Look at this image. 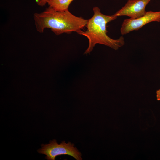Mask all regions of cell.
<instances>
[{
  "instance_id": "5b68a950",
  "label": "cell",
  "mask_w": 160,
  "mask_h": 160,
  "mask_svg": "<svg viewBox=\"0 0 160 160\" xmlns=\"http://www.w3.org/2000/svg\"><path fill=\"white\" fill-rule=\"evenodd\" d=\"M151 0H128L124 6L114 15L116 17L126 16L135 19L145 14V7Z\"/></svg>"
},
{
  "instance_id": "52a82bcc",
  "label": "cell",
  "mask_w": 160,
  "mask_h": 160,
  "mask_svg": "<svg viewBox=\"0 0 160 160\" xmlns=\"http://www.w3.org/2000/svg\"><path fill=\"white\" fill-rule=\"evenodd\" d=\"M49 0H35L37 4L39 6H43L45 5Z\"/></svg>"
},
{
  "instance_id": "3957f363",
  "label": "cell",
  "mask_w": 160,
  "mask_h": 160,
  "mask_svg": "<svg viewBox=\"0 0 160 160\" xmlns=\"http://www.w3.org/2000/svg\"><path fill=\"white\" fill-rule=\"evenodd\" d=\"M41 148L37 151L40 153L46 155L45 159L48 160H54L59 155H67L71 156L77 160H81V153L79 151L74 145L69 142L67 143L62 141L58 144L56 140H50L48 144H42Z\"/></svg>"
},
{
  "instance_id": "8992f818",
  "label": "cell",
  "mask_w": 160,
  "mask_h": 160,
  "mask_svg": "<svg viewBox=\"0 0 160 160\" xmlns=\"http://www.w3.org/2000/svg\"><path fill=\"white\" fill-rule=\"evenodd\" d=\"M74 0H49L47 3L49 7L57 11H64L68 9V7Z\"/></svg>"
},
{
  "instance_id": "7a4b0ae2",
  "label": "cell",
  "mask_w": 160,
  "mask_h": 160,
  "mask_svg": "<svg viewBox=\"0 0 160 160\" xmlns=\"http://www.w3.org/2000/svg\"><path fill=\"white\" fill-rule=\"evenodd\" d=\"M93 16L88 20L86 26L87 31H82L78 33L86 36L89 40V46L84 54L89 53L97 44L104 45L115 50L124 45L125 42L123 37L115 39L110 38L107 34V24L115 20L117 17L114 15H108L102 14L97 7L93 8Z\"/></svg>"
},
{
  "instance_id": "6da1fadb",
  "label": "cell",
  "mask_w": 160,
  "mask_h": 160,
  "mask_svg": "<svg viewBox=\"0 0 160 160\" xmlns=\"http://www.w3.org/2000/svg\"><path fill=\"white\" fill-rule=\"evenodd\" d=\"M33 17L38 32L43 33L45 29L49 28L57 35L73 32L78 34L86 26L88 20L75 16L68 9L57 11L49 7L41 13H35Z\"/></svg>"
},
{
  "instance_id": "ba28073f",
  "label": "cell",
  "mask_w": 160,
  "mask_h": 160,
  "mask_svg": "<svg viewBox=\"0 0 160 160\" xmlns=\"http://www.w3.org/2000/svg\"><path fill=\"white\" fill-rule=\"evenodd\" d=\"M156 98L157 100H160V89L156 91Z\"/></svg>"
},
{
  "instance_id": "277c9868",
  "label": "cell",
  "mask_w": 160,
  "mask_h": 160,
  "mask_svg": "<svg viewBox=\"0 0 160 160\" xmlns=\"http://www.w3.org/2000/svg\"><path fill=\"white\" fill-rule=\"evenodd\" d=\"M153 21H160V11H150L138 18L125 19L120 29L121 33L122 35H126L132 31L138 30L146 24Z\"/></svg>"
}]
</instances>
